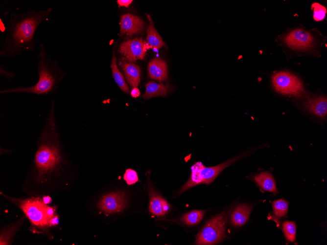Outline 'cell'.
Listing matches in <instances>:
<instances>
[{
    "instance_id": "obj_5",
    "label": "cell",
    "mask_w": 327,
    "mask_h": 245,
    "mask_svg": "<svg viewBox=\"0 0 327 245\" xmlns=\"http://www.w3.org/2000/svg\"><path fill=\"white\" fill-rule=\"evenodd\" d=\"M227 214L221 213L209 220L196 236L195 245L216 244L226 236L225 226Z\"/></svg>"
},
{
    "instance_id": "obj_27",
    "label": "cell",
    "mask_w": 327,
    "mask_h": 245,
    "mask_svg": "<svg viewBox=\"0 0 327 245\" xmlns=\"http://www.w3.org/2000/svg\"><path fill=\"white\" fill-rule=\"evenodd\" d=\"M132 0H118L117 3L119 6H125L127 7L132 2Z\"/></svg>"
},
{
    "instance_id": "obj_7",
    "label": "cell",
    "mask_w": 327,
    "mask_h": 245,
    "mask_svg": "<svg viewBox=\"0 0 327 245\" xmlns=\"http://www.w3.org/2000/svg\"><path fill=\"white\" fill-rule=\"evenodd\" d=\"M21 207L30 220L38 226L50 224L52 218L47 214L48 206L39 199H30L22 202Z\"/></svg>"
},
{
    "instance_id": "obj_14",
    "label": "cell",
    "mask_w": 327,
    "mask_h": 245,
    "mask_svg": "<svg viewBox=\"0 0 327 245\" xmlns=\"http://www.w3.org/2000/svg\"><path fill=\"white\" fill-rule=\"evenodd\" d=\"M149 77L158 81H166L167 78V67L166 62L161 58H155L148 65Z\"/></svg>"
},
{
    "instance_id": "obj_11",
    "label": "cell",
    "mask_w": 327,
    "mask_h": 245,
    "mask_svg": "<svg viewBox=\"0 0 327 245\" xmlns=\"http://www.w3.org/2000/svg\"><path fill=\"white\" fill-rule=\"evenodd\" d=\"M120 26L121 35L131 36L140 33L143 29L144 23L139 17L128 13L121 16Z\"/></svg>"
},
{
    "instance_id": "obj_23",
    "label": "cell",
    "mask_w": 327,
    "mask_h": 245,
    "mask_svg": "<svg viewBox=\"0 0 327 245\" xmlns=\"http://www.w3.org/2000/svg\"><path fill=\"white\" fill-rule=\"evenodd\" d=\"M282 230L287 241L294 242L296 240V225L294 222L285 221L282 223Z\"/></svg>"
},
{
    "instance_id": "obj_17",
    "label": "cell",
    "mask_w": 327,
    "mask_h": 245,
    "mask_svg": "<svg viewBox=\"0 0 327 245\" xmlns=\"http://www.w3.org/2000/svg\"><path fill=\"white\" fill-rule=\"evenodd\" d=\"M254 179L262 189L275 194H278L276 182L271 173L267 172L260 173L255 176Z\"/></svg>"
},
{
    "instance_id": "obj_28",
    "label": "cell",
    "mask_w": 327,
    "mask_h": 245,
    "mask_svg": "<svg viewBox=\"0 0 327 245\" xmlns=\"http://www.w3.org/2000/svg\"><path fill=\"white\" fill-rule=\"evenodd\" d=\"M140 94V91L137 88H134L131 91V95L134 98L138 97Z\"/></svg>"
},
{
    "instance_id": "obj_13",
    "label": "cell",
    "mask_w": 327,
    "mask_h": 245,
    "mask_svg": "<svg viewBox=\"0 0 327 245\" xmlns=\"http://www.w3.org/2000/svg\"><path fill=\"white\" fill-rule=\"evenodd\" d=\"M303 108L313 114L324 118L327 114V99L320 96L307 100L303 104Z\"/></svg>"
},
{
    "instance_id": "obj_15",
    "label": "cell",
    "mask_w": 327,
    "mask_h": 245,
    "mask_svg": "<svg viewBox=\"0 0 327 245\" xmlns=\"http://www.w3.org/2000/svg\"><path fill=\"white\" fill-rule=\"evenodd\" d=\"M121 66L124 71L126 80L130 86L137 88L140 82V67L136 64L128 62L125 60H123Z\"/></svg>"
},
{
    "instance_id": "obj_4",
    "label": "cell",
    "mask_w": 327,
    "mask_h": 245,
    "mask_svg": "<svg viewBox=\"0 0 327 245\" xmlns=\"http://www.w3.org/2000/svg\"><path fill=\"white\" fill-rule=\"evenodd\" d=\"M245 154L233 157L225 162L213 167H206L201 162H196L191 167L189 178L181 188V194L191 187L199 184H210L225 168L243 157Z\"/></svg>"
},
{
    "instance_id": "obj_10",
    "label": "cell",
    "mask_w": 327,
    "mask_h": 245,
    "mask_svg": "<svg viewBox=\"0 0 327 245\" xmlns=\"http://www.w3.org/2000/svg\"><path fill=\"white\" fill-rule=\"evenodd\" d=\"M313 36L308 32L302 29H295L284 37L287 45L293 49H304L311 47L314 43Z\"/></svg>"
},
{
    "instance_id": "obj_18",
    "label": "cell",
    "mask_w": 327,
    "mask_h": 245,
    "mask_svg": "<svg viewBox=\"0 0 327 245\" xmlns=\"http://www.w3.org/2000/svg\"><path fill=\"white\" fill-rule=\"evenodd\" d=\"M146 91L142 97L147 99L156 96H165L170 90V87L164 84L150 81L145 85Z\"/></svg>"
},
{
    "instance_id": "obj_3",
    "label": "cell",
    "mask_w": 327,
    "mask_h": 245,
    "mask_svg": "<svg viewBox=\"0 0 327 245\" xmlns=\"http://www.w3.org/2000/svg\"><path fill=\"white\" fill-rule=\"evenodd\" d=\"M37 60L38 80L34 85L6 88L1 90L0 93H29L47 96L56 93L60 84L67 75V72L61 67L57 60L48 57L43 43L39 45Z\"/></svg>"
},
{
    "instance_id": "obj_12",
    "label": "cell",
    "mask_w": 327,
    "mask_h": 245,
    "mask_svg": "<svg viewBox=\"0 0 327 245\" xmlns=\"http://www.w3.org/2000/svg\"><path fill=\"white\" fill-rule=\"evenodd\" d=\"M149 205L151 214L157 216H163L170 210L168 202L149 185Z\"/></svg>"
},
{
    "instance_id": "obj_16",
    "label": "cell",
    "mask_w": 327,
    "mask_h": 245,
    "mask_svg": "<svg viewBox=\"0 0 327 245\" xmlns=\"http://www.w3.org/2000/svg\"><path fill=\"white\" fill-rule=\"evenodd\" d=\"M252 207L246 204L237 205L231 216V223L234 226H240L244 225L248 221Z\"/></svg>"
},
{
    "instance_id": "obj_25",
    "label": "cell",
    "mask_w": 327,
    "mask_h": 245,
    "mask_svg": "<svg viewBox=\"0 0 327 245\" xmlns=\"http://www.w3.org/2000/svg\"><path fill=\"white\" fill-rule=\"evenodd\" d=\"M123 179L128 185H132L139 181L137 172L133 169H128L125 171Z\"/></svg>"
},
{
    "instance_id": "obj_20",
    "label": "cell",
    "mask_w": 327,
    "mask_h": 245,
    "mask_svg": "<svg viewBox=\"0 0 327 245\" xmlns=\"http://www.w3.org/2000/svg\"><path fill=\"white\" fill-rule=\"evenodd\" d=\"M110 67L112 70L113 78L117 85L123 91L126 93H129V89L127 84L125 82L123 76L117 67V58L115 56L114 51H113V58Z\"/></svg>"
},
{
    "instance_id": "obj_2",
    "label": "cell",
    "mask_w": 327,
    "mask_h": 245,
    "mask_svg": "<svg viewBox=\"0 0 327 245\" xmlns=\"http://www.w3.org/2000/svg\"><path fill=\"white\" fill-rule=\"evenodd\" d=\"M52 8L31 9L27 11L12 13L6 28V35L0 56L11 58L24 51H34L36 48L35 34L39 26L52 12Z\"/></svg>"
},
{
    "instance_id": "obj_26",
    "label": "cell",
    "mask_w": 327,
    "mask_h": 245,
    "mask_svg": "<svg viewBox=\"0 0 327 245\" xmlns=\"http://www.w3.org/2000/svg\"><path fill=\"white\" fill-rule=\"evenodd\" d=\"M15 75V73L14 72H10L7 71L3 67L0 66V77H4L7 79H9L14 77Z\"/></svg>"
},
{
    "instance_id": "obj_24",
    "label": "cell",
    "mask_w": 327,
    "mask_h": 245,
    "mask_svg": "<svg viewBox=\"0 0 327 245\" xmlns=\"http://www.w3.org/2000/svg\"><path fill=\"white\" fill-rule=\"evenodd\" d=\"M312 9L313 10V18L316 21H320L325 18L327 10L323 5L318 3H314L312 4Z\"/></svg>"
},
{
    "instance_id": "obj_22",
    "label": "cell",
    "mask_w": 327,
    "mask_h": 245,
    "mask_svg": "<svg viewBox=\"0 0 327 245\" xmlns=\"http://www.w3.org/2000/svg\"><path fill=\"white\" fill-rule=\"evenodd\" d=\"M272 206L274 214L278 217L286 216L288 210V202L283 199H280L273 202Z\"/></svg>"
},
{
    "instance_id": "obj_1",
    "label": "cell",
    "mask_w": 327,
    "mask_h": 245,
    "mask_svg": "<svg viewBox=\"0 0 327 245\" xmlns=\"http://www.w3.org/2000/svg\"><path fill=\"white\" fill-rule=\"evenodd\" d=\"M70 168L60 141L53 100L39 138L31 175L38 180L46 179L65 175Z\"/></svg>"
},
{
    "instance_id": "obj_6",
    "label": "cell",
    "mask_w": 327,
    "mask_h": 245,
    "mask_svg": "<svg viewBox=\"0 0 327 245\" xmlns=\"http://www.w3.org/2000/svg\"><path fill=\"white\" fill-rule=\"evenodd\" d=\"M272 82L275 89L285 95L302 97L305 95L304 86L295 75L287 71H280L274 74Z\"/></svg>"
},
{
    "instance_id": "obj_8",
    "label": "cell",
    "mask_w": 327,
    "mask_h": 245,
    "mask_svg": "<svg viewBox=\"0 0 327 245\" xmlns=\"http://www.w3.org/2000/svg\"><path fill=\"white\" fill-rule=\"evenodd\" d=\"M147 47L142 38H135L122 43L119 52L123 54L129 62L132 63L138 59L143 60Z\"/></svg>"
},
{
    "instance_id": "obj_9",
    "label": "cell",
    "mask_w": 327,
    "mask_h": 245,
    "mask_svg": "<svg viewBox=\"0 0 327 245\" xmlns=\"http://www.w3.org/2000/svg\"><path fill=\"white\" fill-rule=\"evenodd\" d=\"M126 196L121 191L104 195L98 204L99 208L105 213H114L122 211L126 206Z\"/></svg>"
},
{
    "instance_id": "obj_21",
    "label": "cell",
    "mask_w": 327,
    "mask_h": 245,
    "mask_svg": "<svg viewBox=\"0 0 327 245\" xmlns=\"http://www.w3.org/2000/svg\"><path fill=\"white\" fill-rule=\"evenodd\" d=\"M206 210H195L185 214L181 221L185 224L192 226L198 224L201 222Z\"/></svg>"
},
{
    "instance_id": "obj_19",
    "label": "cell",
    "mask_w": 327,
    "mask_h": 245,
    "mask_svg": "<svg viewBox=\"0 0 327 245\" xmlns=\"http://www.w3.org/2000/svg\"><path fill=\"white\" fill-rule=\"evenodd\" d=\"M149 21V25L147 30V41L150 47L159 49L164 45V43L155 29L153 20L150 15L146 14Z\"/></svg>"
},
{
    "instance_id": "obj_29",
    "label": "cell",
    "mask_w": 327,
    "mask_h": 245,
    "mask_svg": "<svg viewBox=\"0 0 327 245\" xmlns=\"http://www.w3.org/2000/svg\"><path fill=\"white\" fill-rule=\"evenodd\" d=\"M50 199L48 197H46L44 198V202L46 204L50 202Z\"/></svg>"
}]
</instances>
